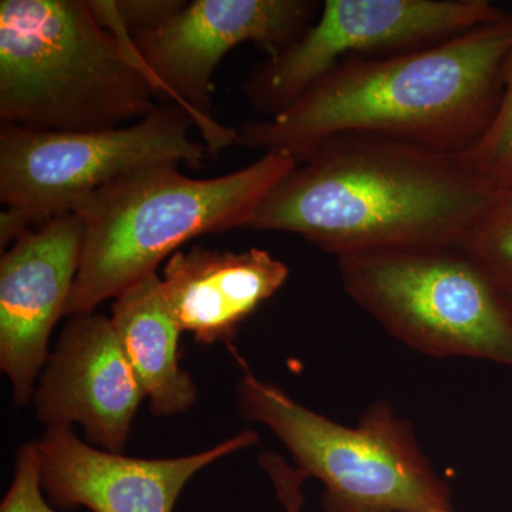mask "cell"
Listing matches in <instances>:
<instances>
[{"mask_svg":"<svg viewBox=\"0 0 512 512\" xmlns=\"http://www.w3.org/2000/svg\"><path fill=\"white\" fill-rule=\"evenodd\" d=\"M40 481L36 441L23 444L16 454L15 476L0 505V512H57L47 503Z\"/></svg>","mask_w":512,"mask_h":512,"instance_id":"18","label":"cell"},{"mask_svg":"<svg viewBox=\"0 0 512 512\" xmlns=\"http://www.w3.org/2000/svg\"><path fill=\"white\" fill-rule=\"evenodd\" d=\"M298 161L266 151L221 177H187L173 163L131 171L77 205L84 222L82 264L66 316L96 312L191 239L248 228L266 195Z\"/></svg>","mask_w":512,"mask_h":512,"instance_id":"4","label":"cell"},{"mask_svg":"<svg viewBox=\"0 0 512 512\" xmlns=\"http://www.w3.org/2000/svg\"><path fill=\"white\" fill-rule=\"evenodd\" d=\"M289 268L264 249L177 251L165 262L163 289L181 332L201 345L229 343L242 323L285 285Z\"/></svg>","mask_w":512,"mask_h":512,"instance_id":"13","label":"cell"},{"mask_svg":"<svg viewBox=\"0 0 512 512\" xmlns=\"http://www.w3.org/2000/svg\"><path fill=\"white\" fill-rule=\"evenodd\" d=\"M111 323L128 362L157 417L188 412L198 390L180 366V326L165 299L157 272L144 276L114 299Z\"/></svg>","mask_w":512,"mask_h":512,"instance_id":"14","label":"cell"},{"mask_svg":"<svg viewBox=\"0 0 512 512\" xmlns=\"http://www.w3.org/2000/svg\"><path fill=\"white\" fill-rule=\"evenodd\" d=\"M237 359L239 412L274 433L306 480L322 483L323 512L453 510L451 488L421 450L412 423L392 404H370L355 427L343 426L296 402Z\"/></svg>","mask_w":512,"mask_h":512,"instance_id":"5","label":"cell"},{"mask_svg":"<svg viewBox=\"0 0 512 512\" xmlns=\"http://www.w3.org/2000/svg\"><path fill=\"white\" fill-rule=\"evenodd\" d=\"M468 165L493 190L512 185V45L505 59L500 100L483 136L464 151Z\"/></svg>","mask_w":512,"mask_h":512,"instance_id":"16","label":"cell"},{"mask_svg":"<svg viewBox=\"0 0 512 512\" xmlns=\"http://www.w3.org/2000/svg\"><path fill=\"white\" fill-rule=\"evenodd\" d=\"M319 5L312 0H194L160 28L127 33L154 89L190 114L208 154L217 157L238 137V130L222 126L211 114L212 77L222 57L242 43H254L268 56L281 52L311 26Z\"/></svg>","mask_w":512,"mask_h":512,"instance_id":"9","label":"cell"},{"mask_svg":"<svg viewBox=\"0 0 512 512\" xmlns=\"http://www.w3.org/2000/svg\"><path fill=\"white\" fill-rule=\"evenodd\" d=\"M511 45L507 12L424 49L350 57L282 113L242 124L235 146L298 161L330 138L373 136L464 153L493 119Z\"/></svg>","mask_w":512,"mask_h":512,"instance_id":"2","label":"cell"},{"mask_svg":"<svg viewBox=\"0 0 512 512\" xmlns=\"http://www.w3.org/2000/svg\"><path fill=\"white\" fill-rule=\"evenodd\" d=\"M84 222L52 218L13 242L0 258V367L18 407L29 406L49 359V340L66 316L82 264Z\"/></svg>","mask_w":512,"mask_h":512,"instance_id":"10","label":"cell"},{"mask_svg":"<svg viewBox=\"0 0 512 512\" xmlns=\"http://www.w3.org/2000/svg\"><path fill=\"white\" fill-rule=\"evenodd\" d=\"M192 126L190 114L174 101L106 130H36L2 121L0 201L36 229L131 171L165 163L200 170L208 150L192 140Z\"/></svg>","mask_w":512,"mask_h":512,"instance_id":"7","label":"cell"},{"mask_svg":"<svg viewBox=\"0 0 512 512\" xmlns=\"http://www.w3.org/2000/svg\"><path fill=\"white\" fill-rule=\"evenodd\" d=\"M258 443L256 431L244 430L187 456L138 458L94 447L73 427L47 429L36 441L40 481L50 503L93 512H173L195 474Z\"/></svg>","mask_w":512,"mask_h":512,"instance_id":"12","label":"cell"},{"mask_svg":"<svg viewBox=\"0 0 512 512\" xmlns=\"http://www.w3.org/2000/svg\"><path fill=\"white\" fill-rule=\"evenodd\" d=\"M262 468L271 478L276 497L281 501L285 512H302L303 504H305V495H303L302 488L306 478L279 454H271V456L266 457L262 461Z\"/></svg>","mask_w":512,"mask_h":512,"instance_id":"19","label":"cell"},{"mask_svg":"<svg viewBox=\"0 0 512 512\" xmlns=\"http://www.w3.org/2000/svg\"><path fill=\"white\" fill-rule=\"evenodd\" d=\"M505 13L490 0H326L298 40L256 64L242 92L256 111L274 117L350 57L424 49Z\"/></svg>","mask_w":512,"mask_h":512,"instance_id":"8","label":"cell"},{"mask_svg":"<svg viewBox=\"0 0 512 512\" xmlns=\"http://www.w3.org/2000/svg\"><path fill=\"white\" fill-rule=\"evenodd\" d=\"M157 90L126 30L89 0L0 2V119L50 131L127 126Z\"/></svg>","mask_w":512,"mask_h":512,"instance_id":"3","label":"cell"},{"mask_svg":"<svg viewBox=\"0 0 512 512\" xmlns=\"http://www.w3.org/2000/svg\"><path fill=\"white\" fill-rule=\"evenodd\" d=\"M494 191L463 153L339 136L299 158L266 195L248 229L299 235L336 258L457 247Z\"/></svg>","mask_w":512,"mask_h":512,"instance_id":"1","label":"cell"},{"mask_svg":"<svg viewBox=\"0 0 512 512\" xmlns=\"http://www.w3.org/2000/svg\"><path fill=\"white\" fill-rule=\"evenodd\" d=\"M94 15L113 19L128 33L160 28L187 0H89Z\"/></svg>","mask_w":512,"mask_h":512,"instance_id":"17","label":"cell"},{"mask_svg":"<svg viewBox=\"0 0 512 512\" xmlns=\"http://www.w3.org/2000/svg\"><path fill=\"white\" fill-rule=\"evenodd\" d=\"M457 248L483 266L512 303V185L493 192Z\"/></svg>","mask_w":512,"mask_h":512,"instance_id":"15","label":"cell"},{"mask_svg":"<svg viewBox=\"0 0 512 512\" xmlns=\"http://www.w3.org/2000/svg\"><path fill=\"white\" fill-rule=\"evenodd\" d=\"M338 268L352 301L409 348L512 370V303L460 248L357 252Z\"/></svg>","mask_w":512,"mask_h":512,"instance_id":"6","label":"cell"},{"mask_svg":"<svg viewBox=\"0 0 512 512\" xmlns=\"http://www.w3.org/2000/svg\"><path fill=\"white\" fill-rule=\"evenodd\" d=\"M144 399L110 318L90 312L72 316L64 326L33 403L47 429L79 424L87 443L123 453Z\"/></svg>","mask_w":512,"mask_h":512,"instance_id":"11","label":"cell"}]
</instances>
